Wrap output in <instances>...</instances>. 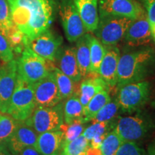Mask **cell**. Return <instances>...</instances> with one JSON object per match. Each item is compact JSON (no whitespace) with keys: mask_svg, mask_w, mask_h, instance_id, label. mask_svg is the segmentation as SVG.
I'll list each match as a JSON object with an SVG mask.
<instances>
[{"mask_svg":"<svg viewBox=\"0 0 155 155\" xmlns=\"http://www.w3.org/2000/svg\"><path fill=\"white\" fill-rule=\"evenodd\" d=\"M19 123L20 121H17L11 116H2L0 119V144L7 142Z\"/></svg>","mask_w":155,"mask_h":155,"instance_id":"f1b7e54d","label":"cell"},{"mask_svg":"<svg viewBox=\"0 0 155 155\" xmlns=\"http://www.w3.org/2000/svg\"><path fill=\"white\" fill-rule=\"evenodd\" d=\"M147 18L152 28L155 25V0H147Z\"/></svg>","mask_w":155,"mask_h":155,"instance_id":"e575fe53","label":"cell"},{"mask_svg":"<svg viewBox=\"0 0 155 155\" xmlns=\"http://www.w3.org/2000/svg\"><path fill=\"white\" fill-rule=\"evenodd\" d=\"M109 122H96L93 123L84 129L83 135L88 139L89 141L95 139H103L107 134V130L109 127Z\"/></svg>","mask_w":155,"mask_h":155,"instance_id":"f546056e","label":"cell"},{"mask_svg":"<svg viewBox=\"0 0 155 155\" xmlns=\"http://www.w3.org/2000/svg\"><path fill=\"white\" fill-rule=\"evenodd\" d=\"M13 24L30 40L49 29L53 20L50 0H8ZM25 45V46H26Z\"/></svg>","mask_w":155,"mask_h":155,"instance_id":"6da1fadb","label":"cell"},{"mask_svg":"<svg viewBox=\"0 0 155 155\" xmlns=\"http://www.w3.org/2000/svg\"><path fill=\"white\" fill-rule=\"evenodd\" d=\"M111 97L107 89L101 91L93 97L86 107L84 108V122L90 121L94 116L111 101Z\"/></svg>","mask_w":155,"mask_h":155,"instance_id":"603a6c76","label":"cell"},{"mask_svg":"<svg viewBox=\"0 0 155 155\" xmlns=\"http://www.w3.org/2000/svg\"><path fill=\"white\" fill-rule=\"evenodd\" d=\"M63 120L65 124H69L76 121H81L85 123L84 108L79 99L78 94H73L68 98L64 104Z\"/></svg>","mask_w":155,"mask_h":155,"instance_id":"7402d4cb","label":"cell"},{"mask_svg":"<svg viewBox=\"0 0 155 155\" xmlns=\"http://www.w3.org/2000/svg\"><path fill=\"white\" fill-rule=\"evenodd\" d=\"M152 59V50H141L120 56L117 68L119 88L133 82L144 80L149 71Z\"/></svg>","mask_w":155,"mask_h":155,"instance_id":"7a4b0ae2","label":"cell"},{"mask_svg":"<svg viewBox=\"0 0 155 155\" xmlns=\"http://www.w3.org/2000/svg\"><path fill=\"white\" fill-rule=\"evenodd\" d=\"M87 32H94L99 22L98 0H73Z\"/></svg>","mask_w":155,"mask_h":155,"instance_id":"e0dca14e","label":"cell"},{"mask_svg":"<svg viewBox=\"0 0 155 155\" xmlns=\"http://www.w3.org/2000/svg\"><path fill=\"white\" fill-rule=\"evenodd\" d=\"M152 105H153V106H154V107H155V101H154V102H153Z\"/></svg>","mask_w":155,"mask_h":155,"instance_id":"ab89813d","label":"cell"},{"mask_svg":"<svg viewBox=\"0 0 155 155\" xmlns=\"http://www.w3.org/2000/svg\"><path fill=\"white\" fill-rule=\"evenodd\" d=\"M75 55L81 76L86 78L91 73V55L89 35H84L77 40Z\"/></svg>","mask_w":155,"mask_h":155,"instance_id":"ffe728a7","label":"cell"},{"mask_svg":"<svg viewBox=\"0 0 155 155\" xmlns=\"http://www.w3.org/2000/svg\"><path fill=\"white\" fill-rule=\"evenodd\" d=\"M152 36L154 37V38L155 40V25L152 28Z\"/></svg>","mask_w":155,"mask_h":155,"instance_id":"f35d334b","label":"cell"},{"mask_svg":"<svg viewBox=\"0 0 155 155\" xmlns=\"http://www.w3.org/2000/svg\"><path fill=\"white\" fill-rule=\"evenodd\" d=\"M89 45L91 55V73L98 74L101 61L106 50L99 40L96 37L89 35Z\"/></svg>","mask_w":155,"mask_h":155,"instance_id":"cb8c5ba5","label":"cell"},{"mask_svg":"<svg viewBox=\"0 0 155 155\" xmlns=\"http://www.w3.org/2000/svg\"><path fill=\"white\" fill-rule=\"evenodd\" d=\"M58 68L64 74L71 78L75 83L79 82L82 78L76 59L75 48L64 49L58 56Z\"/></svg>","mask_w":155,"mask_h":155,"instance_id":"d6986e66","label":"cell"},{"mask_svg":"<svg viewBox=\"0 0 155 155\" xmlns=\"http://www.w3.org/2000/svg\"><path fill=\"white\" fill-rule=\"evenodd\" d=\"M64 141L61 129L47 131L38 136L35 147L42 155H58Z\"/></svg>","mask_w":155,"mask_h":155,"instance_id":"ac0fdd59","label":"cell"},{"mask_svg":"<svg viewBox=\"0 0 155 155\" xmlns=\"http://www.w3.org/2000/svg\"><path fill=\"white\" fill-rule=\"evenodd\" d=\"M17 61L15 60L0 68V111L7 114L17 80Z\"/></svg>","mask_w":155,"mask_h":155,"instance_id":"8fae6325","label":"cell"},{"mask_svg":"<svg viewBox=\"0 0 155 155\" xmlns=\"http://www.w3.org/2000/svg\"><path fill=\"white\" fill-rule=\"evenodd\" d=\"M116 101L124 112L132 113L142 107L150 95V84L145 81L124 85L119 88Z\"/></svg>","mask_w":155,"mask_h":155,"instance_id":"5b68a950","label":"cell"},{"mask_svg":"<svg viewBox=\"0 0 155 155\" xmlns=\"http://www.w3.org/2000/svg\"><path fill=\"white\" fill-rule=\"evenodd\" d=\"M123 141L114 129L108 132L100 147L102 155H116Z\"/></svg>","mask_w":155,"mask_h":155,"instance_id":"4316f807","label":"cell"},{"mask_svg":"<svg viewBox=\"0 0 155 155\" xmlns=\"http://www.w3.org/2000/svg\"><path fill=\"white\" fill-rule=\"evenodd\" d=\"M89 146V141L81 134L73 140L63 141L58 155H81Z\"/></svg>","mask_w":155,"mask_h":155,"instance_id":"484cf974","label":"cell"},{"mask_svg":"<svg viewBox=\"0 0 155 155\" xmlns=\"http://www.w3.org/2000/svg\"><path fill=\"white\" fill-rule=\"evenodd\" d=\"M150 127L146 119L134 116L119 118L114 129L124 141H137L147 134Z\"/></svg>","mask_w":155,"mask_h":155,"instance_id":"ba28073f","label":"cell"},{"mask_svg":"<svg viewBox=\"0 0 155 155\" xmlns=\"http://www.w3.org/2000/svg\"><path fill=\"white\" fill-rule=\"evenodd\" d=\"M119 109V106L116 100H111L103 107L91 120L93 123L110 121L116 116Z\"/></svg>","mask_w":155,"mask_h":155,"instance_id":"4dcf8cb0","label":"cell"},{"mask_svg":"<svg viewBox=\"0 0 155 155\" xmlns=\"http://www.w3.org/2000/svg\"><path fill=\"white\" fill-rule=\"evenodd\" d=\"M19 155H42L35 147H28L25 148L22 152L19 154Z\"/></svg>","mask_w":155,"mask_h":155,"instance_id":"d590c367","label":"cell"},{"mask_svg":"<svg viewBox=\"0 0 155 155\" xmlns=\"http://www.w3.org/2000/svg\"><path fill=\"white\" fill-rule=\"evenodd\" d=\"M106 84L101 78H87L81 83L79 90V99L83 108L88 105L90 100L101 91L107 89Z\"/></svg>","mask_w":155,"mask_h":155,"instance_id":"44dd1931","label":"cell"},{"mask_svg":"<svg viewBox=\"0 0 155 155\" xmlns=\"http://www.w3.org/2000/svg\"><path fill=\"white\" fill-rule=\"evenodd\" d=\"M51 71L55 78L62 99H67L74 94L75 82L58 68L54 67Z\"/></svg>","mask_w":155,"mask_h":155,"instance_id":"d4e9b609","label":"cell"},{"mask_svg":"<svg viewBox=\"0 0 155 155\" xmlns=\"http://www.w3.org/2000/svg\"><path fill=\"white\" fill-rule=\"evenodd\" d=\"M131 21L124 17L102 15L101 20H99L95 31L96 38L104 45H114L124 37Z\"/></svg>","mask_w":155,"mask_h":155,"instance_id":"8992f818","label":"cell"},{"mask_svg":"<svg viewBox=\"0 0 155 155\" xmlns=\"http://www.w3.org/2000/svg\"><path fill=\"white\" fill-rule=\"evenodd\" d=\"M36 108L33 84L17 75L16 86L12 96L7 114L19 121H25Z\"/></svg>","mask_w":155,"mask_h":155,"instance_id":"3957f363","label":"cell"},{"mask_svg":"<svg viewBox=\"0 0 155 155\" xmlns=\"http://www.w3.org/2000/svg\"><path fill=\"white\" fill-rule=\"evenodd\" d=\"M20 121L10 138L7 141L9 150L14 154H19L28 147H35L38 136L32 128Z\"/></svg>","mask_w":155,"mask_h":155,"instance_id":"9a60e30c","label":"cell"},{"mask_svg":"<svg viewBox=\"0 0 155 155\" xmlns=\"http://www.w3.org/2000/svg\"><path fill=\"white\" fill-rule=\"evenodd\" d=\"M116 155H144L136 141H123Z\"/></svg>","mask_w":155,"mask_h":155,"instance_id":"836d02e7","label":"cell"},{"mask_svg":"<svg viewBox=\"0 0 155 155\" xmlns=\"http://www.w3.org/2000/svg\"><path fill=\"white\" fill-rule=\"evenodd\" d=\"M101 15H116L134 19L145 12L136 0H98Z\"/></svg>","mask_w":155,"mask_h":155,"instance_id":"7c38bea8","label":"cell"},{"mask_svg":"<svg viewBox=\"0 0 155 155\" xmlns=\"http://www.w3.org/2000/svg\"><path fill=\"white\" fill-rule=\"evenodd\" d=\"M120 58L117 48L106 50L101 63L98 75L105 81L108 86H115L117 83V68Z\"/></svg>","mask_w":155,"mask_h":155,"instance_id":"2e32d148","label":"cell"},{"mask_svg":"<svg viewBox=\"0 0 155 155\" xmlns=\"http://www.w3.org/2000/svg\"><path fill=\"white\" fill-rule=\"evenodd\" d=\"M152 32L147 13L131 21L124 38L126 42L131 47H138L148 44L152 39Z\"/></svg>","mask_w":155,"mask_h":155,"instance_id":"5bb4252c","label":"cell"},{"mask_svg":"<svg viewBox=\"0 0 155 155\" xmlns=\"http://www.w3.org/2000/svg\"><path fill=\"white\" fill-rule=\"evenodd\" d=\"M0 60L5 63L14 60L13 49L7 38L0 32Z\"/></svg>","mask_w":155,"mask_h":155,"instance_id":"d6a6232c","label":"cell"},{"mask_svg":"<svg viewBox=\"0 0 155 155\" xmlns=\"http://www.w3.org/2000/svg\"><path fill=\"white\" fill-rule=\"evenodd\" d=\"M0 155H12L11 153L7 151L3 146L0 147Z\"/></svg>","mask_w":155,"mask_h":155,"instance_id":"74e56055","label":"cell"},{"mask_svg":"<svg viewBox=\"0 0 155 155\" xmlns=\"http://www.w3.org/2000/svg\"><path fill=\"white\" fill-rule=\"evenodd\" d=\"M60 129L64 134L63 141H69L76 139L79 136L83 134L84 131V126L83 121H76L69 124H63Z\"/></svg>","mask_w":155,"mask_h":155,"instance_id":"1f68e13d","label":"cell"},{"mask_svg":"<svg viewBox=\"0 0 155 155\" xmlns=\"http://www.w3.org/2000/svg\"><path fill=\"white\" fill-rule=\"evenodd\" d=\"M145 155H155V140L150 144L147 154Z\"/></svg>","mask_w":155,"mask_h":155,"instance_id":"8d00e7d4","label":"cell"},{"mask_svg":"<svg viewBox=\"0 0 155 155\" xmlns=\"http://www.w3.org/2000/svg\"><path fill=\"white\" fill-rule=\"evenodd\" d=\"M33 89L36 106L53 107L63 100L52 71L43 79L34 83Z\"/></svg>","mask_w":155,"mask_h":155,"instance_id":"30bf717a","label":"cell"},{"mask_svg":"<svg viewBox=\"0 0 155 155\" xmlns=\"http://www.w3.org/2000/svg\"><path fill=\"white\" fill-rule=\"evenodd\" d=\"M2 147V145L1 144H0V147Z\"/></svg>","mask_w":155,"mask_h":155,"instance_id":"b9f144b4","label":"cell"},{"mask_svg":"<svg viewBox=\"0 0 155 155\" xmlns=\"http://www.w3.org/2000/svg\"><path fill=\"white\" fill-rule=\"evenodd\" d=\"M2 114H0V119H1V118H2Z\"/></svg>","mask_w":155,"mask_h":155,"instance_id":"60d3db41","label":"cell"},{"mask_svg":"<svg viewBox=\"0 0 155 155\" xmlns=\"http://www.w3.org/2000/svg\"><path fill=\"white\" fill-rule=\"evenodd\" d=\"M16 61L19 76L32 84L45 78L54 68L48 65V61L37 55L28 46H25Z\"/></svg>","mask_w":155,"mask_h":155,"instance_id":"277c9868","label":"cell"},{"mask_svg":"<svg viewBox=\"0 0 155 155\" xmlns=\"http://www.w3.org/2000/svg\"><path fill=\"white\" fill-rule=\"evenodd\" d=\"M63 121V108L59 104L53 107L36 106L32 115L24 122L37 133L42 134L58 130Z\"/></svg>","mask_w":155,"mask_h":155,"instance_id":"52a82bcc","label":"cell"},{"mask_svg":"<svg viewBox=\"0 0 155 155\" xmlns=\"http://www.w3.org/2000/svg\"><path fill=\"white\" fill-rule=\"evenodd\" d=\"M8 0H0V32L7 37L15 28Z\"/></svg>","mask_w":155,"mask_h":155,"instance_id":"83f0119b","label":"cell"},{"mask_svg":"<svg viewBox=\"0 0 155 155\" xmlns=\"http://www.w3.org/2000/svg\"><path fill=\"white\" fill-rule=\"evenodd\" d=\"M61 42V38L48 30L30 40L26 46L46 61L54 62L58 56Z\"/></svg>","mask_w":155,"mask_h":155,"instance_id":"4fadbf2b","label":"cell"},{"mask_svg":"<svg viewBox=\"0 0 155 155\" xmlns=\"http://www.w3.org/2000/svg\"><path fill=\"white\" fill-rule=\"evenodd\" d=\"M81 155H83V154H81Z\"/></svg>","mask_w":155,"mask_h":155,"instance_id":"7bdbcfd3","label":"cell"},{"mask_svg":"<svg viewBox=\"0 0 155 155\" xmlns=\"http://www.w3.org/2000/svg\"><path fill=\"white\" fill-rule=\"evenodd\" d=\"M60 15L65 37L69 42H76L84 35L86 30L73 2L63 3L60 7Z\"/></svg>","mask_w":155,"mask_h":155,"instance_id":"9c48e42d","label":"cell"}]
</instances>
